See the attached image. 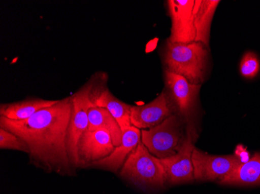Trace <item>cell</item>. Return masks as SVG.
I'll return each mask as SVG.
<instances>
[{
	"mask_svg": "<svg viewBox=\"0 0 260 194\" xmlns=\"http://www.w3.org/2000/svg\"><path fill=\"white\" fill-rule=\"evenodd\" d=\"M73 101L67 96L23 121L0 117V128L20 137L28 146L30 163L47 173L70 176L74 171L67 149Z\"/></svg>",
	"mask_w": 260,
	"mask_h": 194,
	"instance_id": "1",
	"label": "cell"
},
{
	"mask_svg": "<svg viewBox=\"0 0 260 194\" xmlns=\"http://www.w3.org/2000/svg\"><path fill=\"white\" fill-rule=\"evenodd\" d=\"M209 48L201 42L171 43L167 40L163 52L166 69L182 75L192 84L202 85L205 80Z\"/></svg>",
	"mask_w": 260,
	"mask_h": 194,
	"instance_id": "2",
	"label": "cell"
},
{
	"mask_svg": "<svg viewBox=\"0 0 260 194\" xmlns=\"http://www.w3.org/2000/svg\"><path fill=\"white\" fill-rule=\"evenodd\" d=\"M120 176L141 188H160L165 183L157 158L150 154L141 141L124 163Z\"/></svg>",
	"mask_w": 260,
	"mask_h": 194,
	"instance_id": "3",
	"label": "cell"
},
{
	"mask_svg": "<svg viewBox=\"0 0 260 194\" xmlns=\"http://www.w3.org/2000/svg\"><path fill=\"white\" fill-rule=\"evenodd\" d=\"M185 138L181 118L175 113L157 126L141 131L142 143L150 154L158 159H165L176 154Z\"/></svg>",
	"mask_w": 260,
	"mask_h": 194,
	"instance_id": "4",
	"label": "cell"
},
{
	"mask_svg": "<svg viewBox=\"0 0 260 194\" xmlns=\"http://www.w3.org/2000/svg\"><path fill=\"white\" fill-rule=\"evenodd\" d=\"M99 78V76H93L71 96L73 111L67 135V149L74 170L79 168L77 148L82 135L88 128V111L93 106L91 101V93Z\"/></svg>",
	"mask_w": 260,
	"mask_h": 194,
	"instance_id": "5",
	"label": "cell"
},
{
	"mask_svg": "<svg viewBox=\"0 0 260 194\" xmlns=\"http://www.w3.org/2000/svg\"><path fill=\"white\" fill-rule=\"evenodd\" d=\"M186 136L176 154L165 159H158L165 176V183L175 185L188 183L194 179L192 154L195 146L196 131L192 123L187 126Z\"/></svg>",
	"mask_w": 260,
	"mask_h": 194,
	"instance_id": "6",
	"label": "cell"
},
{
	"mask_svg": "<svg viewBox=\"0 0 260 194\" xmlns=\"http://www.w3.org/2000/svg\"><path fill=\"white\" fill-rule=\"evenodd\" d=\"M167 93L175 110L184 121H190L197 106L201 85L192 84L182 75L165 70Z\"/></svg>",
	"mask_w": 260,
	"mask_h": 194,
	"instance_id": "7",
	"label": "cell"
},
{
	"mask_svg": "<svg viewBox=\"0 0 260 194\" xmlns=\"http://www.w3.org/2000/svg\"><path fill=\"white\" fill-rule=\"evenodd\" d=\"M168 13L172 20L171 43L189 44L197 37L194 26L193 8L195 0H168Z\"/></svg>",
	"mask_w": 260,
	"mask_h": 194,
	"instance_id": "8",
	"label": "cell"
},
{
	"mask_svg": "<svg viewBox=\"0 0 260 194\" xmlns=\"http://www.w3.org/2000/svg\"><path fill=\"white\" fill-rule=\"evenodd\" d=\"M192 161L194 179L200 181H220L242 163L236 156H212L197 148L192 151Z\"/></svg>",
	"mask_w": 260,
	"mask_h": 194,
	"instance_id": "9",
	"label": "cell"
},
{
	"mask_svg": "<svg viewBox=\"0 0 260 194\" xmlns=\"http://www.w3.org/2000/svg\"><path fill=\"white\" fill-rule=\"evenodd\" d=\"M167 92L164 90L157 98L147 104L131 106L130 119L133 126L139 129H150L174 114L175 108Z\"/></svg>",
	"mask_w": 260,
	"mask_h": 194,
	"instance_id": "10",
	"label": "cell"
},
{
	"mask_svg": "<svg viewBox=\"0 0 260 194\" xmlns=\"http://www.w3.org/2000/svg\"><path fill=\"white\" fill-rule=\"evenodd\" d=\"M112 138L104 131H87L82 135L77 148L79 168L90 166L109 156L115 149Z\"/></svg>",
	"mask_w": 260,
	"mask_h": 194,
	"instance_id": "11",
	"label": "cell"
},
{
	"mask_svg": "<svg viewBox=\"0 0 260 194\" xmlns=\"http://www.w3.org/2000/svg\"><path fill=\"white\" fill-rule=\"evenodd\" d=\"M105 82H101L98 80L91 93L92 103L94 106L105 108L109 110L119 123L122 132H124L133 126L130 119L131 105L127 104L116 98L109 91V89L105 87Z\"/></svg>",
	"mask_w": 260,
	"mask_h": 194,
	"instance_id": "12",
	"label": "cell"
},
{
	"mask_svg": "<svg viewBox=\"0 0 260 194\" xmlns=\"http://www.w3.org/2000/svg\"><path fill=\"white\" fill-rule=\"evenodd\" d=\"M141 131L136 127H130L123 132L122 144L115 147L114 151L107 157L95 162L90 166L100 168L108 171H118L125 163L130 153L132 152L141 141Z\"/></svg>",
	"mask_w": 260,
	"mask_h": 194,
	"instance_id": "13",
	"label": "cell"
},
{
	"mask_svg": "<svg viewBox=\"0 0 260 194\" xmlns=\"http://www.w3.org/2000/svg\"><path fill=\"white\" fill-rule=\"evenodd\" d=\"M220 0H195L193 8L194 26L197 31L195 42L210 47V29Z\"/></svg>",
	"mask_w": 260,
	"mask_h": 194,
	"instance_id": "14",
	"label": "cell"
},
{
	"mask_svg": "<svg viewBox=\"0 0 260 194\" xmlns=\"http://www.w3.org/2000/svg\"><path fill=\"white\" fill-rule=\"evenodd\" d=\"M58 100H45L40 98H27L20 101L1 103L0 117L14 121H23L33 116L44 108L55 105Z\"/></svg>",
	"mask_w": 260,
	"mask_h": 194,
	"instance_id": "15",
	"label": "cell"
},
{
	"mask_svg": "<svg viewBox=\"0 0 260 194\" xmlns=\"http://www.w3.org/2000/svg\"><path fill=\"white\" fill-rule=\"evenodd\" d=\"M88 131L109 133L115 147L122 144L123 132L113 116L105 108L91 106L88 111Z\"/></svg>",
	"mask_w": 260,
	"mask_h": 194,
	"instance_id": "16",
	"label": "cell"
},
{
	"mask_svg": "<svg viewBox=\"0 0 260 194\" xmlns=\"http://www.w3.org/2000/svg\"><path fill=\"white\" fill-rule=\"evenodd\" d=\"M220 184L235 186L260 185V153L245 163H241L230 174L219 181Z\"/></svg>",
	"mask_w": 260,
	"mask_h": 194,
	"instance_id": "17",
	"label": "cell"
},
{
	"mask_svg": "<svg viewBox=\"0 0 260 194\" xmlns=\"http://www.w3.org/2000/svg\"><path fill=\"white\" fill-rule=\"evenodd\" d=\"M0 148L1 149L15 150L28 154L27 144L20 137L11 131L0 128Z\"/></svg>",
	"mask_w": 260,
	"mask_h": 194,
	"instance_id": "18",
	"label": "cell"
},
{
	"mask_svg": "<svg viewBox=\"0 0 260 194\" xmlns=\"http://www.w3.org/2000/svg\"><path fill=\"white\" fill-rule=\"evenodd\" d=\"M240 73L244 78H255L260 70V62L258 57L254 52H247L241 60Z\"/></svg>",
	"mask_w": 260,
	"mask_h": 194,
	"instance_id": "19",
	"label": "cell"
}]
</instances>
